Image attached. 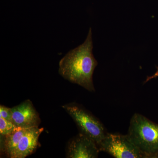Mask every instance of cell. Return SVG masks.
<instances>
[{"label": "cell", "mask_w": 158, "mask_h": 158, "mask_svg": "<svg viewBox=\"0 0 158 158\" xmlns=\"http://www.w3.org/2000/svg\"><path fill=\"white\" fill-rule=\"evenodd\" d=\"M91 28L85 42L71 50L59 62V74L69 82L81 86L89 91H94L93 75L98 62L92 53Z\"/></svg>", "instance_id": "obj_1"}, {"label": "cell", "mask_w": 158, "mask_h": 158, "mask_svg": "<svg viewBox=\"0 0 158 158\" xmlns=\"http://www.w3.org/2000/svg\"><path fill=\"white\" fill-rule=\"evenodd\" d=\"M127 135L146 158H156L158 154V124L136 113L131 118Z\"/></svg>", "instance_id": "obj_2"}, {"label": "cell", "mask_w": 158, "mask_h": 158, "mask_svg": "<svg viewBox=\"0 0 158 158\" xmlns=\"http://www.w3.org/2000/svg\"><path fill=\"white\" fill-rule=\"evenodd\" d=\"M62 108L71 116L80 133L91 138L97 145L101 142L107 133L101 122L76 104L65 105Z\"/></svg>", "instance_id": "obj_3"}, {"label": "cell", "mask_w": 158, "mask_h": 158, "mask_svg": "<svg viewBox=\"0 0 158 158\" xmlns=\"http://www.w3.org/2000/svg\"><path fill=\"white\" fill-rule=\"evenodd\" d=\"M98 146L100 151L106 152L114 158H146L127 135L107 133Z\"/></svg>", "instance_id": "obj_4"}, {"label": "cell", "mask_w": 158, "mask_h": 158, "mask_svg": "<svg viewBox=\"0 0 158 158\" xmlns=\"http://www.w3.org/2000/svg\"><path fill=\"white\" fill-rule=\"evenodd\" d=\"M11 121L17 127L30 128L39 126V114L30 100L11 108Z\"/></svg>", "instance_id": "obj_5"}, {"label": "cell", "mask_w": 158, "mask_h": 158, "mask_svg": "<svg viewBox=\"0 0 158 158\" xmlns=\"http://www.w3.org/2000/svg\"><path fill=\"white\" fill-rule=\"evenodd\" d=\"M99 149L95 141L80 133L70 141L67 148V157L96 158Z\"/></svg>", "instance_id": "obj_6"}, {"label": "cell", "mask_w": 158, "mask_h": 158, "mask_svg": "<svg viewBox=\"0 0 158 158\" xmlns=\"http://www.w3.org/2000/svg\"><path fill=\"white\" fill-rule=\"evenodd\" d=\"M43 131V128L38 127L28 129L9 157L24 158L33 153L38 146L39 136Z\"/></svg>", "instance_id": "obj_7"}, {"label": "cell", "mask_w": 158, "mask_h": 158, "mask_svg": "<svg viewBox=\"0 0 158 158\" xmlns=\"http://www.w3.org/2000/svg\"><path fill=\"white\" fill-rule=\"evenodd\" d=\"M28 128L17 127L11 134L3 136L2 151L9 157L16 147L22 136Z\"/></svg>", "instance_id": "obj_8"}, {"label": "cell", "mask_w": 158, "mask_h": 158, "mask_svg": "<svg viewBox=\"0 0 158 158\" xmlns=\"http://www.w3.org/2000/svg\"><path fill=\"white\" fill-rule=\"evenodd\" d=\"M17 127L12 122L0 117V134L1 136H6L11 134Z\"/></svg>", "instance_id": "obj_9"}, {"label": "cell", "mask_w": 158, "mask_h": 158, "mask_svg": "<svg viewBox=\"0 0 158 158\" xmlns=\"http://www.w3.org/2000/svg\"><path fill=\"white\" fill-rule=\"evenodd\" d=\"M11 116H12V113H11V108L7 107L5 106L1 105L0 117H2L6 120L11 121Z\"/></svg>", "instance_id": "obj_10"}, {"label": "cell", "mask_w": 158, "mask_h": 158, "mask_svg": "<svg viewBox=\"0 0 158 158\" xmlns=\"http://www.w3.org/2000/svg\"><path fill=\"white\" fill-rule=\"evenodd\" d=\"M158 76V70L156 72V73H155L154 74V75L152 76L149 77L148 78L147 80H146V81H149V80H151V79L154 78H155L156 77Z\"/></svg>", "instance_id": "obj_11"}, {"label": "cell", "mask_w": 158, "mask_h": 158, "mask_svg": "<svg viewBox=\"0 0 158 158\" xmlns=\"http://www.w3.org/2000/svg\"><path fill=\"white\" fill-rule=\"evenodd\" d=\"M158 158V154H157V155L156 156V158Z\"/></svg>", "instance_id": "obj_12"}]
</instances>
